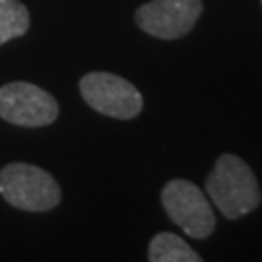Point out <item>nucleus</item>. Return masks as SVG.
Listing matches in <instances>:
<instances>
[{
    "label": "nucleus",
    "instance_id": "1",
    "mask_svg": "<svg viewBox=\"0 0 262 262\" xmlns=\"http://www.w3.org/2000/svg\"><path fill=\"white\" fill-rule=\"evenodd\" d=\"M206 194L227 217L239 220L254 212L262 202V190L247 161L233 154H222L206 177Z\"/></svg>",
    "mask_w": 262,
    "mask_h": 262
},
{
    "label": "nucleus",
    "instance_id": "2",
    "mask_svg": "<svg viewBox=\"0 0 262 262\" xmlns=\"http://www.w3.org/2000/svg\"><path fill=\"white\" fill-rule=\"evenodd\" d=\"M0 194L10 206L26 212H49L62 196L53 175L29 163H8L0 169Z\"/></svg>",
    "mask_w": 262,
    "mask_h": 262
},
{
    "label": "nucleus",
    "instance_id": "3",
    "mask_svg": "<svg viewBox=\"0 0 262 262\" xmlns=\"http://www.w3.org/2000/svg\"><path fill=\"white\" fill-rule=\"evenodd\" d=\"M169 220L192 239H206L215 229V214L206 194L187 179H173L161 190Z\"/></svg>",
    "mask_w": 262,
    "mask_h": 262
},
{
    "label": "nucleus",
    "instance_id": "4",
    "mask_svg": "<svg viewBox=\"0 0 262 262\" xmlns=\"http://www.w3.org/2000/svg\"><path fill=\"white\" fill-rule=\"evenodd\" d=\"M80 94L92 109L101 115L128 121L138 117L144 97L134 85L111 72H90L80 80Z\"/></svg>",
    "mask_w": 262,
    "mask_h": 262
},
{
    "label": "nucleus",
    "instance_id": "5",
    "mask_svg": "<svg viewBox=\"0 0 262 262\" xmlns=\"http://www.w3.org/2000/svg\"><path fill=\"white\" fill-rule=\"evenodd\" d=\"M58 117V103L51 94L29 82H10L0 88V119L18 126H47Z\"/></svg>",
    "mask_w": 262,
    "mask_h": 262
},
{
    "label": "nucleus",
    "instance_id": "6",
    "mask_svg": "<svg viewBox=\"0 0 262 262\" xmlns=\"http://www.w3.org/2000/svg\"><path fill=\"white\" fill-rule=\"evenodd\" d=\"M202 8V0H151L136 10L134 18L148 35L173 41L190 33Z\"/></svg>",
    "mask_w": 262,
    "mask_h": 262
},
{
    "label": "nucleus",
    "instance_id": "7",
    "mask_svg": "<svg viewBox=\"0 0 262 262\" xmlns=\"http://www.w3.org/2000/svg\"><path fill=\"white\" fill-rule=\"evenodd\" d=\"M148 260L150 262H202V256L190 249L185 239L179 235L161 231L154 235L148 247Z\"/></svg>",
    "mask_w": 262,
    "mask_h": 262
},
{
    "label": "nucleus",
    "instance_id": "8",
    "mask_svg": "<svg viewBox=\"0 0 262 262\" xmlns=\"http://www.w3.org/2000/svg\"><path fill=\"white\" fill-rule=\"evenodd\" d=\"M29 28V12L19 0H0V45L21 37Z\"/></svg>",
    "mask_w": 262,
    "mask_h": 262
}]
</instances>
